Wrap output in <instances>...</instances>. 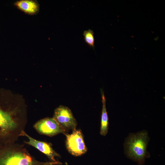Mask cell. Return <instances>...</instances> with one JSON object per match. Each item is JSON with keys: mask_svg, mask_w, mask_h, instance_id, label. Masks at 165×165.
<instances>
[{"mask_svg": "<svg viewBox=\"0 0 165 165\" xmlns=\"http://www.w3.org/2000/svg\"><path fill=\"white\" fill-rule=\"evenodd\" d=\"M21 110L0 108V145L15 142L24 131L26 121Z\"/></svg>", "mask_w": 165, "mask_h": 165, "instance_id": "6da1fadb", "label": "cell"}, {"mask_svg": "<svg viewBox=\"0 0 165 165\" xmlns=\"http://www.w3.org/2000/svg\"><path fill=\"white\" fill-rule=\"evenodd\" d=\"M48 162L36 160L24 144L15 142L0 145V165H43Z\"/></svg>", "mask_w": 165, "mask_h": 165, "instance_id": "7a4b0ae2", "label": "cell"}, {"mask_svg": "<svg viewBox=\"0 0 165 165\" xmlns=\"http://www.w3.org/2000/svg\"><path fill=\"white\" fill-rule=\"evenodd\" d=\"M149 140L146 131L130 134L124 144L125 153L127 156L137 163L138 165L143 164L145 158L150 156L149 153L147 151Z\"/></svg>", "mask_w": 165, "mask_h": 165, "instance_id": "3957f363", "label": "cell"}, {"mask_svg": "<svg viewBox=\"0 0 165 165\" xmlns=\"http://www.w3.org/2000/svg\"><path fill=\"white\" fill-rule=\"evenodd\" d=\"M66 136V146L68 152L75 156H79L86 153L87 148L80 130H75L72 133L65 134Z\"/></svg>", "mask_w": 165, "mask_h": 165, "instance_id": "277c9868", "label": "cell"}, {"mask_svg": "<svg viewBox=\"0 0 165 165\" xmlns=\"http://www.w3.org/2000/svg\"><path fill=\"white\" fill-rule=\"evenodd\" d=\"M53 118L67 132L76 129L77 122L71 110L66 106L60 105L56 108Z\"/></svg>", "mask_w": 165, "mask_h": 165, "instance_id": "5b68a950", "label": "cell"}, {"mask_svg": "<svg viewBox=\"0 0 165 165\" xmlns=\"http://www.w3.org/2000/svg\"><path fill=\"white\" fill-rule=\"evenodd\" d=\"M33 127L40 134L50 137L60 133L64 134L67 132L53 118H46L40 120L33 125Z\"/></svg>", "mask_w": 165, "mask_h": 165, "instance_id": "8992f818", "label": "cell"}, {"mask_svg": "<svg viewBox=\"0 0 165 165\" xmlns=\"http://www.w3.org/2000/svg\"><path fill=\"white\" fill-rule=\"evenodd\" d=\"M21 136H26L28 139V141H24L25 143L35 147L44 154L51 162L57 161L56 160V158L60 157L59 154L53 149L51 143L36 140L28 134L25 131L22 132Z\"/></svg>", "mask_w": 165, "mask_h": 165, "instance_id": "52a82bcc", "label": "cell"}, {"mask_svg": "<svg viewBox=\"0 0 165 165\" xmlns=\"http://www.w3.org/2000/svg\"><path fill=\"white\" fill-rule=\"evenodd\" d=\"M14 4L18 9L29 15L37 14L39 9L38 2L34 0H20L15 2Z\"/></svg>", "mask_w": 165, "mask_h": 165, "instance_id": "ba28073f", "label": "cell"}, {"mask_svg": "<svg viewBox=\"0 0 165 165\" xmlns=\"http://www.w3.org/2000/svg\"><path fill=\"white\" fill-rule=\"evenodd\" d=\"M102 108L101 115L100 134L105 136L107 134L108 127V118L106 107V99L103 90L101 89Z\"/></svg>", "mask_w": 165, "mask_h": 165, "instance_id": "9c48e42d", "label": "cell"}, {"mask_svg": "<svg viewBox=\"0 0 165 165\" xmlns=\"http://www.w3.org/2000/svg\"><path fill=\"white\" fill-rule=\"evenodd\" d=\"M83 35L85 42L90 47L94 49L95 46V38L93 31L90 29L85 30L83 32Z\"/></svg>", "mask_w": 165, "mask_h": 165, "instance_id": "30bf717a", "label": "cell"}, {"mask_svg": "<svg viewBox=\"0 0 165 165\" xmlns=\"http://www.w3.org/2000/svg\"><path fill=\"white\" fill-rule=\"evenodd\" d=\"M62 163L58 161H57L55 162H48L47 163L43 165H60Z\"/></svg>", "mask_w": 165, "mask_h": 165, "instance_id": "8fae6325", "label": "cell"}, {"mask_svg": "<svg viewBox=\"0 0 165 165\" xmlns=\"http://www.w3.org/2000/svg\"><path fill=\"white\" fill-rule=\"evenodd\" d=\"M65 163L66 165H68V164L67 163Z\"/></svg>", "mask_w": 165, "mask_h": 165, "instance_id": "7c38bea8", "label": "cell"}]
</instances>
